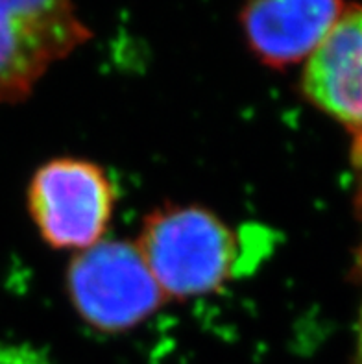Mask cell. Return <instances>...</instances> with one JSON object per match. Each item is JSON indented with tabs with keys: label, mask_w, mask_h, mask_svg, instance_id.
Here are the masks:
<instances>
[{
	"label": "cell",
	"mask_w": 362,
	"mask_h": 364,
	"mask_svg": "<svg viewBox=\"0 0 362 364\" xmlns=\"http://www.w3.org/2000/svg\"><path fill=\"white\" fill-rule=\"evenodd\" d=\"M239 237L202 205H161L144 218L137 246L166 300L211 294L239 272Z\"/></svg>",
	"instance_id": "6da1fadb"
},
{
	"label": "cell",
	"mask_w": 362,
	"mask_h": 364,
	"mask_svg": "<svg viewBox=\"0 0 362 364\" xmlns=\"http://www.w3.org/2000/svg\"><path fill=\"white\" fill-rule=\"evenodd\" d=\"M67 296L83 322L102 333L137 328L166 301L137 242L100 240L74 255Z\"/></svg>",
	"instance_id": "7a4b0ae2"
},
{
	"label": "cell",
	"mask_w": 362,
	"mask_h": 364,
	"mask_svg": "<svg viewBox=\"0 0 362 364\" xmlns=\"http://www.w3.org/2000/svg\"><path fill=\"white\" fill-rule=\"evenodd\" d=\"M26 202L33 226L46 245L82 252L104 240L117 193L98 163L54 157L33 172Z\"/></svg>",
	"instance_id": "3957f363"
},
{
	"label": "cell",
	"mask_w": 362,
	"mask_h": 364,
	"mask_svg": "<svg viewBox=\"0 0 362 364\" xmlns=\"http://www.w3.org/2000/svg\"><path fill=\"white\" fill-rule=\"evenodd\" d=\"M89 39L76 0H0V104L30 97L52 65Z\"/></svg>",
	"instance_id": "277c9868"
},
{
	"label": "cell",
	"mask_w": 362,
	"mask_h": 364,
	"mask_svg": "<svg viewBox=\"0 0 362 364\" xmlns=\"http://www.w3.org/2000/svg\"><path fill=\"white\" fill-rule=\"evenodd\" d=\"M344 9V0H246L240 26L257 60L287 69L309 60Z\"/></svg>",
	"instance_id": "5b68a950"
},
{
	"label": "cell",
	"mask_w": 362,
	"mask_h": 364,
	"mask_svg": "<svg viewBox=\"0 0 362 364\" xmlns=\"http://www.w3.org/2000/svg\"><path fill=\"white\" fill-rule=\"evenodd\" d=\"M303 95L351 132L362 134V6L344 9L302 78Z\"/></svg>",
	"instance_id": "8992f818"
},
{
	"label": "cell",
	"mask_w": 362,
	"mask_h": 364,
	"mask_svg": "<svg viewBox=\"0 0 362 364\" xmlns=\"http://www.w3.org/2000/svg\"><path fill=\"white\" fill-rule=\"evenodd\" d=\"M353 165L357 172V211L358 222L362 228V134L353 135ZM355 279H357L358 292H361V305H358L357 314V350H355V363L362 364V233H361V245L357 250V259H355Z\"/></svg>",
	"instance_id": "52a82bcc"
}]
</instances>
